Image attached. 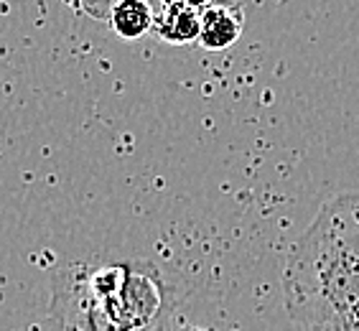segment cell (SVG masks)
<instances>
[{"mask_svg":"<svg viewBox=\"0 0 359 331\" xmlns=\"http://www.w3.org/2000/svg\"><path fill=\"white\" fill-rule=\"evenodd\" d=\"M184 3H187L189 8H194V11H204V8H207L212 0H184Z\"/></svg>","mask_w":359,"mask_h":331,"instance_id":"cell-5","label":"cell"},{"mask_svg":"<svg viewBox=\"0 0 359 331\" xmlns=\"http://www.w3.org/2000/svg\"><path fill=\"white\" fill-rule=\"evenodd\" d=\"M245 31V11L237 0H212L199 11V39L207 51H224L235 46Z\"/></svg>","mask_w":359,"mask_h":331,"instance_id":"cell-2","label":"cell"},{"mask_svg":"<svg viewBox=\"0 0 359 331\" xmlns=\"http://www.w3.org/2000/svg\"><path fill=\"white\" fill-rule=\"evenodd\" d=\"M107 23L120 39L135 41L140 36L151 34L153 8L148 0H115L107 13Z\"/></svg>","mask_w":359,"mask_h":331,"instance_id":"cell-4","label":"cell"},{"mask_svg":"<svg viewBox=\"0 0 359 331\" xmlns=\"http://www.w3.org/2000/svg\"><path fill=\"white\" fill-rule=\"evenodd\" d=\"M179 288L153 262L74 265L56 276V331H168Z\"/></svg>","mask_w":359,"mask_h":331,"instance_id":"cell-1","label":"cell"},{"mask_svg":"<svg viewBox=\"0 0 359 331\" xmlns=\"http://www.w3.org/2000/svg\"><path fill=\"white\" fill-rule=\"evenodd\" d=\"M179 331H209V329H204V326H194V324H189V326H181Z\"/></svg>","mask_w":359,"mask_h":331,"instance_id":"cell-6","label":"cell"},{"mask_svg":"<svg viewBox=\"0 0 359 331\" xmlns=\"http://www.w3.org/2000/svg\"><path fill=\"white\" fill-rule=\"evenodd\" d=\"M153 34L171 46H187L199 39V11L189 8L184 0L151 3Z\"/></svg>","mask_w":359,"mask_h":331,"instance_id":"cell-3","label":"cell"}]
</instances>
